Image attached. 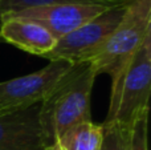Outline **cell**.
<instances>
[{"label": "cell", "instance_id": "3", "mask_svg": "<svg viewBox=\"0 0 151 150\" xmlns=\"http://www.w3.org/2000/svg\"><path fill=\"white\" fill-rule=\"evenodd\" d=\"M151 35V0H129L121 21L90 57L94 72L113 74Z\"/></svg>", "mask_w": 151, "mask_h": 150}, {"label": "cell", "instance_id": "7", "mask_svg": "<svg viewBox=\"0 0 151 150\" xmlns=\"http://www.w3.org/2000/svg\"><path fill=\"white\" fill-rule=\"evenodd\" d=\"M39 106L0 117V150H47Z\"/></svg>", "mask_w": 151, "mask_h": 150}, {"label": "cell", "instance_id": "2", "mask_svg": "<svg viewBox=\"0 0 151 150\" xmlns=\"http://www.w3.org/2000/svg\"><path fill=\"white\" fill-rule=\"evenodd\" d=\"M107 116L102 124L131 130L134 122L149 114L151 94V35L111 76Z\"/></svg>", "mask_w": 151, "mask_h": 150}, {"label": "cell", "instance_id": "5", "mask_svg": "<svg viewBox=\"0 0 151 150\" xmlns=\"http://www.w3.org/2000/svg\"><path fill=\"white\" fill-rule=\"evenodd\" d=\"M74 63L49 61L45 68L0 82V117L23 112L41 104Z\"/></svg>", "mask_w": 151, "mask_h": 150}, {"label": "cell", "instance_id": "1", "mask_svg": "<svg viewBox=\"0 0 151 150\" xmlns=\"http://www.w3.org/2000/svg\"><path fill=\"white\" fill-rule=\"evenodd\" d=\"M96 79L89 61L74 63L40 104L39 118L47 146L70 126L91 121L90 98Z\"/></svg>", "mask_w": 151, "mask_h": 150}, {"label": "cell", "instance_id": "4", "mask_svg": "<svg viewBox=\"0 0 151 150\" xmlns=\"http://www.w3.org/2000/svg\"><path fill=\"white\" fill-rule=\"evenodd\" d=\"M127 1L129 0H121L117 5L106 8L90 21L61 37L44 58L49 61L66 60L70 63L89 61L118 25L125 13Z\"/></svg>", "mask_w": 151, "mask_h": 150}, {"label": "cell", "instance_id": "11", "mask_svg": "<svg viewBox=\"0 0 151 150\" xmlns=\"http://www.w3.org/2000/svg\"><path fill=\"white\" fill-rule=\"evenodd\" d=\"M104 137L101 150H129L130 130L123 129L115 124H102Z\"/></svg>", "mask_w": 151, "mask_h": 150}, {"label": "cell", "instance_id": "10", "mask_svg": "<svg viewBox=\"0 0 151 150\" xmlns=\"http://www.w3.org/2000/svg\"><path fill=\"white\" fill-rule=\"evenodd\" d=\"M99 4L105 7H113L121 3V0H0V20L5 16L12 13L20 12V11L28 9V8L41 7V5L50 4Z\"/></svg>", "mask_w": 151, "mask_h": 150}, {"label": "cell", "instance_id": "13", "mask_svg": "<svg viewBox=\"0 0 151 150\" xmlns=\"http://www.w3.org/2000/svg\"><path fill=\"white\" fill-rule=\"evenodd\" d=\"M0 43H3V41H1V37H0Z\"/></svg>", "mask_w": 151, "mask_h": 150}, {"label": "cell", "instance_id": "9", "mask_svg": "<svg viewBox=\"0 0 151 150\" xmlns=\"http://www.w3.org/2000/svg\"><path fill=\"white\" fill-rule=\"evenodd\" d=\"M102 137V124L81 122L57 136L47 146V150H101Z\"/></svg>", "mask_w": 151, "mask_h": 150}, {"label": "cell", "instance_id": "12", "mask_svg": "<svg viewBox=\"0 0 151 150\" xmlns=\"http://www.w3.org/2000/svg\"><path fill=\"white\" fill-rule=\"evenodd\" d=\"M149 114H143L134 122L130 130L129 150H149Z\"/></svg>", "mask_w": 151, "mask_h": 150}, {"label": "cell", "instance_id": "8", "mask_svg": "<svg viewBox=\"0 0 151 150\" xmlns=\"http://www.w3.org/2000/svg\"><path fill=\"white\" fill-rule=\"evenodd\" d=\"M0 37L1 41L41 57L49 53L57 43V40L41 25L13 17L0 21Z\"/></svg>", "mask_w": 151, "mask_h": 150}, {"label": "cell", "instance_id": "6", "mask_svg": "<svg viewBox=\"0 0 151 150\" xmlns=\"http://www.w3.org/2000/svg\"><path fill=\"white\" fill-rule=\"evenodd\" d=\"M106 8L110 7L99 4H74V3L50 4L28 8V9L12 13V15L5 16L0 21L12 17L32 21L45 28L56 40H60L61 37L66 36L78 27L83 25L96 16H98Z\"/></svg>", "mask_w": 151, "mask_h": 150}]
</instances>
